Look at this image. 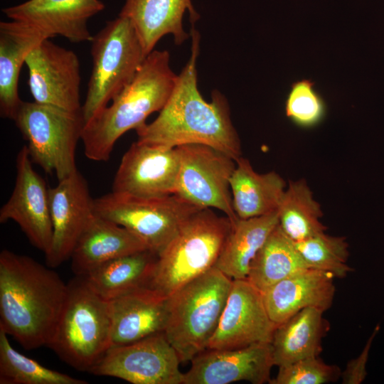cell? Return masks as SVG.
Returning a JSON list of instances; mask_svg holds the SVG:
<instances>
[{"mask_svg": "<svg viewBox=\"0 0 384 384\" xmlns=\"http://www.w3.org/2000/svg\"><path fill=\"white\" fill-rule=\"evenodd\" d=\"M148 250L125 228L95 213L70 257L76 276H85L111 260Z\"/></svg>", "mask_w": 384, "mask_h": 384, "instance_id": "obj_22", "label": "cell"}, {"mask_svg": "<svg viewBox=\"0 0 384 384\" xmlns=\"http://www.w3.org/2000/svg\"><path fill=\"white\" fill-rule=\"evenodd\" d=\"M287 116L302 127H311L324 118L326 106L321 95L315 90L314 82L302 80L294 82L285 102Z\"/></svg>", "mask_w": 384, "mask_h": 384, "instance_id": "obj_32", "label": "cell"}, {"mask_svg": "<svg viewBox=\"0 0 384 384\" xmlns=\"http://www.w3.org/2000/svg\"><path fill=\"white\" fill-rule=\"evenodd\" d=\"M230 178L234 210L240 219H248L278 210L287 185L276 172L257 173L250 161L240 156Z\"/></svg>", "mask_w": 384, "mask_h": 384, "instance_id": "obj_24", "label": "cell"}, {"mask_svg": "<svg viewBox=\"0 0 384 384\" xmlns=\"http://www.w3.org/2000/svg\"><path fill=\"white\" fill-rule=\"evenodd\" d=\"M32 163L25 145L16 159L15 185L10 198L1 208L0 223L14 221L31 244L46 255L53 237L49 188Z\"/></svg>", "mask_w": 384, "mask_h": 384, "instance_id": "obj_13", "label": "cell"}, {"mask_svg": "<svg viewBox=\"0 0 384 384\" xmlns=\"http://www.w3.org/2000/svg\"><path fill=\"white\" fill-rule=\"evenodd\" d=\"M231 226L211 208L196 212L157 255L147 287L169 297L214 267Z\"/></svg>", "mask_w": 384, "mask_h": 384, "instance_id": "obj_5", "label": "cell"}, {"mask_svg": "<svg viewBox=\"0 0 384 384\" xmlns=\"http://www.w3.org/2000/svg\"><path fill=\"white\" fill-rule=\"evenodd\" d=\"M179 164L176 147L135 142L122 157L112 191L145 197L176 194Z\"/></svg>", "mask_w": 384, "mask_h": 384, "instance_id": "obj_16", "label": "cell"}, {"mask_svg": "<svg viewBox=\"0 0 384 384\" xmlns=\"http://www.w3.org/2000/svg\"><path fill=\"white\" fill-rule=\"evenodd\" d=\"M324 312L315 307L305 308L277 326L271 342L274 366L319 356L322 338L329 329Z\"/></svg>", "mask_w": 384, "mask_h": 384, "instance_id": "obj_25", "label": "cell"}, {"mask_svg": "<svg viewBox=\"0 0 384 384\" xmlns=\"http://www.w3.org/2000/svg\"><path fill=\"white\" fill-rule=\"evenodd\" d=\"M334 278L309 267L277 282L262 293L270 318L279 326L305 308L329 309L335 294Z\"/></svg>", "mask_w": 384, "mask_h": 384, "instance_id": "obj_20", "label": "cell"}, {"mask_svg": "<svg viewBox=\"0 0 384 384\" xmlns=\"http://www.w3.org/2000/svg\"><path fill=\"white\" fill-rule=\"evenodd\" d=\"M233 279L215 267L168 297L164 334L181 362L208 348L223 314Z\"/></svg>", "mask_w": 384, "mask_h": 384, "instance_id": "obj_6", "label": "cell"}, {"mask_svg": "<svg viewBox=\"0 0 384 384\" xmlns=\"http://www.w3.org/2000/svg\"><path fill=\"white\" fill-rule=\"evenodd\" d=\"M156 258L149 250L137 252L107 261L83 277L97 294L110 301L147 287Z\"/></svg>", "mask_w": 384, "mask_h": 384, "instance_id": "obj_27", "label": "cell"}, {"mask_svg": "<svg viewBox=\"0 0 384 384\" xmlns=\"http://www.w3.org/2000/svg\"><path fill=\"white\" fill-rule=\"evenodd\" d=\"M14 121L33 163L58 181L78 170L75 152L85 126L81 111L22 101Z\"/></svg>", "mask_w": 384, "mask_h": 384, "instance_id": "obj_8", "label": "cell"}, {"mask_svg": "<svg viewBox=\"0 0 384 384\" xmlns=\"http://www.w3.org/2000/svg\"><path fill=\"white\" fill-rule=\"evenodd\" d=\"M200 210L176 194L145 197L112 191L94 198L97 215L125 228L157 255Z\"/></svg>", "mask_w": 384, "mask_h": 384, "instance_id": "obj_9", "label": "cell"}, {"mask_svg": "<svg viewBox=\"0 0 384 384\" xmlns=\"http://www.w3.org/2000/svg\"><path fill=\"white\" fill-rule=\"evenodd\" d=\"M0 384H87L47 367L16 350L0 329Z\"/></svg>", "mask_w": 384, "mask_h": 384, "instance_id": "obj_30", "label": "cell"}, {"mask_svg": "<svg viewBox=\"0 0 384 384\" xmlns=\"http://www.w3.org/2000/svg\"><path fill=\"white\" fill-rule=\"evenodd\" d=\"M92 68L82 114L85 124L108 105L134 78L146 56L130 21H108L91 41Z\"/></svg>", "mask_w": 384, "mask_h": 384, "instance_id": "obj_7", "label": "cell"}, {"mask_svg": "<svg viewBox=\"0 0 384 384\" xmlns=\"http://www.w3.org/2000/svg\"><path fill=\"white\" fill-rule=\"evenodd\" d=\"M109 304L111 346L132 343L165 331L168 297L152 288L136 289L110 300Z\"/></svg>", "mask_w": 384, "mask_h": 384, "instance_id": "obj_19", "label": "cell"}, {"mask_svg": "<svg viewBox=\"0 0 384 384\" xmlns=\"http://www.w3.org/2000/svg\"><path fill=\"white\" fill-rule=\"evenodd\" d=\"M294 244L310 268L329 272L338 278L345 277L352 271L347 264L348 245L343 237L323 232Z\"/></svg>", "mask_w": 384, "mask_h": 384, "instance_id": "obj_31", "label": "cell"}, {"mask_svg": "<svg viewBox=\"0 0 384 384\" xmlns=\"http://www.w3.org/2000/svg\"><path fill=\"white\" fill-rule=\"evenodd\" d=\"M67 284L51 267L8 250L0 253V329L24 349L46 346L54 334Z\"/></svg>", "mask_w": 384, "mask_h": 384, "instance_id": "obj_2", "label": "cell"}, {"mask_svg": "<svg viewBox=\"0 0 384 384\" xmlns=\"http://www.w3.org/2000/svg\"><path fill=\"white\" fill-rule=\"evenodd\" d=\"M104 9L100 0H28L4 8L2 12L9 19L27 24L50 38L61 36L78 43L92 41L88 20Z\"/></svg>", "mask_w": 384, "mask_h": 384, "instance_id": "obj_18", "label": "cell"}, {"mask_svg": "<svg viewBox=\"0 0 384 384\" xmlns=\"http://www.w3.org/2000/svg\"><path fill=\"white\" fill-rule=\"evenodd\" d=\"M178 75L170 67L167 50H154L140 65L132 80L84 126L81 140L88 159L106 161L117 141L127 132L146 123L170 97Z\"/></svg>", "mask_w": 384, "mask_h": 384, "instance_id": "obj_3", "label": "cell"}, {"mask_svg": "<svg viewBox=\"0 0 384 384\" xmlns=\"http://www.w3.org/2000/svg\"><path fill=\"white\" fill-rule=\"evenodd\" d=\"M278 224V210L239 218L232 225L215 267L232 279H247L252 261Z\"/></svg>", "mask_w": 384, "mask_h": 384, "instance_id": "obj_26", "label": "cell"}, {"mask_svg": "<svg viewBox=\"0 0 384 384\" xmlns=\"http://www.w3.org/2000/svg\"><path fill=\"white\" fill-rule=\"evenodd\" d=\"M194 26L191 31V57L178 75L176 86L158 117L136 129L137 142L164 148L203 144L236 161L242 156L241 144L225 97L213 90L209 102L198 89L196 62L200 36Z\"/></svg>", "mask_w": 384, "mask_h": 384, "instance_id": "obj_1", "label": "cell"}, {"mask_svg": "<svg viewBox=\"0 0 384 384\" xmlns=\"http://www.w3.org/2000/svg\"><path fill=\"white\" fill-rule=\"evenodd\" d=\"M379 326H378L361 354L356 358L351 359L347 364L346 369L341 373L342 383L343 384H360L366 378V363L369 355V350L373 338L378 331Z\"/></svg>", "mask_w": 384, "mask_h": 384, "instance_id": "obj_34", "label": "cell"}, {"mask_svg": "<svg viewBox=\"0 0 384 384\" xmlns=\"http://www.w3.org/2000/svg\"><path fill=\"white\" fill-rule=\"evenodd\" d=\"M111 346L109 301L97 294L83 276L67 284L58 321L48 345L68 366L90 372Z\"/></svg>", "mask_w": 384, "mask_h": 384, "instance_id": "obj_4", "label": "cell"}, {"mask_svg": "<svg viewBox=\"0 0 384 384\" xmlns=\"http://www.w3.org/2000/svg\"><path fill=\"white\" fill-rule=\"evenodd\" d=\"M341 372L338 366L329 365L319 356L305 358L279 367L271 384H324L337 380Z\"/></svg>", "mask_w": 384, "mask_h": 384, "instance_id": "obj_33", "label": "cell"}, {"mask_svg": "<svg viewBox=\"0 0 384 384\" xmlns=\"http://www.w3.org/2000/svg\"><path fill=\"white\" fill-rule=\"evenodd\" d=\"M50 38L16 21L0 22V114L14 120L22 102L18 96L20 71L28 53Z\"/></svg>", "mask_w": 384, "mask_h": 384, "instance_id": "obj_23", "label": "cell"}, {"mask_svg": "<svg viewBox=\"0 0 384 384\" xmlns=\"http://www.w3.org/2000/svg\"><path fill=\"white\" fill-rule=\"evenodd\" d=\"M176 148L180 159L176 194L201 209L220 210L234 225L239 219L230 190L235 160L207 145L190 144Z\"/></svg>", "mask_w": 384, "mask_h": 384, "instance_id": "obj_10", "label": "cell"}, {"mask_svg": "<svg viewBox=\"0 0 384 384\" xmlns=\"http://www.w3.org/2000/svg\"><path fill=\"white\" fill-rule=\"evenodd\" d=\"M179 356L164 333L111 346L90 373L133 384H183Z\"/></svg>", "mask_w": 384, "mask_h": 384, "instance_id": "obj_11", "label": "cell"}, {"mask_svg": "<svg viewBox=\"0 0 384 384\" xmlns=\"http://www.w3.org/2000/svg\"><path fill=\"white\" fill-rule=\"evenodd\" d=\"M271 343L232 349H206L191 360L183 384H228L245 380L270 383L274 366Z\"/></svg>", "mask_w": 384, "mask_h": 384, "instance_id": "obj_17", "label": "cell"}, {"mask_svg": "<svg viewBox=\"0 0 384 384\" xmlns=\"http://www.w3.org/2000/svg\"><path fill=\"white\" fill-rule=\"evenodd\" d=\"M186 9L191 24L195 25L199 15L191 0H125L119 16L130 21L146 57L166 34L174 36L176 45L188 38L182 23Z\"/></svg>", "mask_w": 384, "mask_h": 384, "instance_id": "obj_21", "label": "cell"}, {"mask_svg": "<svg viewBox=\"0 0 384 384\" xmlns=\"http://www.w3.org/2000/svg\"><path fill=\"white\" fill-rule=\"evenodd\" d=\"M28 85L34 101L80 112V72L78 55L45 39L27 55Z\"/></svg>", "mask_w": 384, "mask_h": 384, "instance_id": "obj_12", "label": "cell"}, {"mask_svg": "<svg viewBox=\"0 0 384 384\" xmlns=\"http://www.w3.org/2000/svg\"><path fill=\"white\" fill-rule=\"evenodd\" d=\"M49 203L53 237L45 255L46 265L54 268L70 259L95 213L87 182L78 170L49 188Z\"/></svg>", "mask_w": 384, "mask_h": 384, "instance_id": "obj_15", "label": "cell"}, {"mask_svg": "<svg viewBox=\"0 0 384 384\" xmlns=\"http://www.w3.org/2000/svg\"><path fill=\"white\" fill-rule=\"evenodd\" d=\"M277 327L269 316L262 293L247 279H233L220 321L207 349L271 343Z\"/></svg>", "mask_w": 384, "mask_h": 384, "instance_id": "obj_14", "label": "cell"}, {"mask_svg": "<svg viewBox=\"0 0 384 384\" xmlns=\"http://www.w3.org/2000/svg\"><path fill=\"white\" fill-rule=\"evenodd\" d=\"M323 213L306 181H291L278 209L279 225L294 242L325 232Z\"/></svg>", "mask_w": 384, "mask_h": 384, "instance_id": "obj_29", "label": "cell"}, {"mask_svg": "<svg viewBox=\"0 0 384 384\" xmlns=\"http://www.w3.org/2000/svg\"><path fill=\"white\" fill-rule=\"evenodd\" d=\"M309 268L294 242L279 224L252 261L247 279L262 293L277 282Z\"/></svg>", "mask_w": 384, "mask_h": 384, "instance_id": "obj_28", "label": "cell"}]
</instances>
